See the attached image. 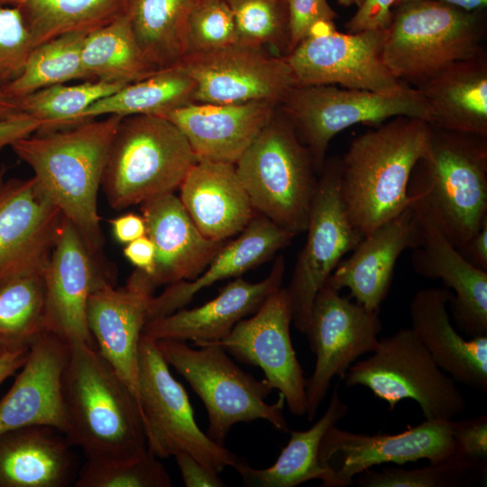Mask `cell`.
<instances>
[{
    "mask_svg": "<svg viewBox=\"0 0 487 487\" xmlns=\"http://www.w3.org/2000/svg\"><path fill=\"white\" fill-rule=\"evenodd\" d=\"M106 116L36 132L10 146L76 228L98 270L112 278L104 263L97 198L108 148L122 116Z\"/></svg>",
    "mask_w": 487,
    "mask_h": 487,
    "instance_id": "obj_1",
    "label": "cell"
},
{
    "mask_svg": "<svg viewBox=\"0 0 487 487\" xmlns=\"http://www.w3.org/2000/svg\"><path fill=\"white\" fill-rule=\"evenodd\" d=\"M430 134L425 120L396 116L350 142L341 157L340 191L350 222L363 237L409 207V180Z\"/></svg>",
    "mask_w": 487,
    "mask_h": 487,
    "instance_id": "obj_2",
    "label": "cell"
},
{
    "mask_svg": "<svg viewBox=\"0 0 487 487\" xmlns=\"http://www.w3.org/2000/svg\"><path fill=\"white\" fill-rule=\"evenodd\" d=\"M63 393L65 436L87 460H128L148 451L135 396L94 345H71Z\"/></svg>",
    "mask_w": 487,
    "mask_h": 487,
    "instance_id": "obj_3",
    "label": "cell"
},
{
    "mask_svg": "<svg viewBox=\"0 0 487 487\" xmlns=\"http://www.w3.org/2000/svg\"><path fill=\"white\" fill-rule=\"evenodd\" d=\"M407 192L457 250L464 247L487 218V136L431 126Z\"/></svg>",
    "mask_w": 487,
    "mask_h": 487,
    "instance_id": "obj_4",
    "label": "cell"
},
{
    "mask_svg": "<svg viewBox=\"0 0 487 487\" xmlns=\"http://www.w3.org/2000/svg\"><path fill=\"white\" fill-rule=\"evenodd\" d=\"M197 161L181 131L158 115H128L111 140L101 181L115 210L142 205L179 189Z\"/></svg>",
    "mask_w": 487,
    "mask_h": 487,
    "instance_id": "obj_5",
    "label": "cell"
},
{
    "mask_svg": "<svg viewBox=\"0 0 487 487\" xmlns=\"http://www.w3.org/2000/svg\"><path fill=\"white\" fill-rule=\"evenodd\" d=\"M234 165L257 214L295 235L306 232L318 175L308 148L279 106Z\"/></svg>",
    "mask_w": 487,
    "mask_h": 487,
    "instance_id": "obj_6",
    "label": "cell"
},
{
    "mask_svg": "<svg viewBox=\"0 0 487 487\" xmlns=\"http://www.w3.org/2000/svg\"><path fill=\"white\" fill-rule=\"evenodd\" d=\"M391 11L382 57L392 75L406 85L416 87L451 63L484 49L485 10L417 0L395 5Z\"/></svg>",
    "mask_w": 487,
    "mask_h": 487,
    "instance_id": "obj_7",
    "label": "cell"
},
{
    "mask_svg": "<svg viewBox=\"0 0 487 487\" xmlns=\"http://www.w3.org/2000/svg\"><path fill=\"white\" fill-rule=\"evenodd\" d=\"M156 345L161 355L201 399L208 417L207 434L224 445L234 425L257 419L276 429L289 432L283 415L284 397L274 403L266 398L272 391L267 381L244 372L219 345L207 343L192 348L186 342L161 339Z\"/></svg>",
    "mask_w": 487,
    "mask_h": 487,
    "instance_id": "obj_8",
    "label": "cell"
},
{
    "mask_svg": "<svg viewBox=\"0 0 487 487\" xmlns=\"http://www.w3.org/2000/svg\"><path fill=\"white\" fill-rule=\"evenodd\" d=\"M343 379L347 386L368 388L390 411L400 400H413L427 420H452L466 408L455 381L437 366L411 328L379 339L377 349L354 362Z\"/></svg>",
    "mask_w": 487,
    "mask_h": 487,
    "instance_id": "obj_9",
    "label": "cell"
},
{
    "mask_svg": "<svg viewBox=\"0 0 487 487\" xmlns=\"http://www.w3.org/2000/svg\"><path fill=\"white\" fill-rule=\"evenodd\" d=\"M279 107L308 148L317 175L324 168L330 141L343 130L357 124L376 126L396 116L428 123L430 116L422 94L409 85L391 94L334 85L296 86Z\"/></svg>",
    "mask_w": 487,
    "mask_h": 487,
    "instance_id": "obj_10",
    "label": "cell"
},
{
    "mask_svg": "<svg viewBox=\"0 0 487 487\" xmlns=\"http://www.w3.org/2000/svg\"><path fill=\"white\" fill-rule=\"evenodd\" d=\"M139 404L148 450L159 458L184 452L217 473L239 458L198 427L184 387L172 376L156 342L142 335L139 345Z\"/></svg>",
    "mask_w": 487,
    "mask_h": 487,
    "instance_id": "obj_11",
    "label": "cell"
},
{
    "mask_svg": "<svg viewBox=\"0 0 487 487\" xmlns=\"http://www.w3.org/2000/svg\"><path fill=\"white\" fill-rule=\"evenodd\" d=\"M341 157H327L318 175L306 232L289 286L292 322L307 333L314 299L342 258L353 251L363 235L345 212L340 191Z\"/></svg>",
    "mask_w": 487,
    "mask_h": 487,
    "instance_id": "obj_12",
    "label": "cell"
},
{
    "mask_svg": "<svg viewBox=\"0 0 487 487\" xmlns=\"http://www.w3.org/2000/svg\"><path fill=\"white\" fill-rule=\"evenodd\" d=\"M452 420H427L403 432L364 434L331 426L317 454L324 487H347L354 478L384 463L405 464L426 459L440 464L455 458Z\"/></svg>",
    "mask_w": 487,
    "mask_h": 487,
    "instance_id": "obj_13",
    "label": "cell"
},
{
    "mask_svg": "<svg viewBox=\"0 0 487 487\" xmlns=\"http://www.w3.org/2000/svg\"><path fill=\"white\" fill-rule=\"evenodd\" d=\"M381 330L379 311L367 310L328 286L319 289L306 333L317 357L306 385V415L309 421L316 417L332 380L335 376L343 379L361 355L377 349Z\"/></svg>",
    "mask_w": 487,
    "mask_h": 487,
    "instance_id": "obj_14",
    "label": "cell"
},
{
    "mask_svg": "<svg viewBox=\"0 0 487 487\" xmlns=\"http://www.w3.org/2000/svg\"><path fill=\"white\" fill-rule=\"evenodd\" d=\"M176 65L195 81V103L271 100L280 104L297 86L286 58L263 47L234 43L185 55Z\"/></svg>",
    "mask_w": 487,
    "mask_h": 487,
    "instance_id": "obj_15",
    "label": "cell"
},
{
    "mask_svg": "<svg viewBox=\"0 0 487 487\" xmlns=\"http://www.w3.org/2000/svg\"><path fill=\"white\" fill-rule=\"evenodd\" d=\"M384 37L385 29L343 33L335 28L306 38L285 58L297 86L339 85L391 94L406 84L383 60Z\"/></svg>",
    "mask_w": 487,
    "mask_h": 487,
    "instance_id": "obj_16",
    "label": "cell"
},
{
    "mask_svg": "<svg viewBox=\"0 0 487 487\" xmlns=\"http://www.w3.org/2000/svg\"><path fill=\"white\" fill-rule=\"evenodd\" d=\"M291 321L290 299L287 289L280 287L251 317L241 319L226 337L214 343L239 362L261 368L264 380L284 397L289 411L303 416L307 380L292 345Z\"/></svg>",
    "mask_w": 487,
    "mask_h": 487,
    "instance_id": "obj_17",
    "label": "cell"
},
{
    "mask_svg": "<svg viewBox=\"0 0 487 487\" xmlns=\"http://www.w3.org/2000/svg\"><path fill=\"white\" fill-rule=\"evenodd\" d=\"M63 219L33 176L5 179L0 191V285L46 268Z\"/></svg>",
    "mask_w": 487,
    "mask_h": 487,
    "instance_id": "obj_18",
    "label": "cell"
},
{
    "mask_svg": "<svg viewBox=\"0 0 487 487\" xmlns=\"http://www.w3.org/2000/svg\"><path fill=\"white\" fill-rule=\"evenodd\" d=\"M153 291L145 273L135 269L120 288L100 279L87 302V325L97 351L130 388L138 403L139 345Z\"/></svg>",
    "mask_w": 487,
    "mask_h": 487,
    "instance_id": "obj_19",
    "label": "cell"
},
{
    "mask_svg": "<svg viewBox=\"0 0 487 487\" xmlns=\"http://www.w3.org/2000/svg\"><path fill=\"white\" fill-rule=\"evenodd\" d=\"M44 278L46 331L70 345H94L87 325L88 299L100 279L113 280L98 270L79 234L65 217Z\"/></svg>",
    "mask_w": 487,
    "mask_h": 487,
    "instance_id": "obj_20",
    "label": "cell"
},
{
    "mask_svg": "<svg viewBox=\"0 0 487 487\" xmlns=\"http://www.w3.org/2000/svg\"><path fill=\"white\" fill-rule=\"evenodd\" d=\"M71 345L44 332L30 347L26 362L0 400V435L29 426H49L65 435L63 379Z\"/></svg>",
    "mask_w": 487,
    "mask_h": 487,
    "instance_id": "obj_21",
    "label": "cell"
},
{
    "mask_svg": "<svg viewBox=\"0 0 487 487\" xmlns=\"http://www.w3.org/2000/svg\"><path fill=\"white\" fill-rule=\"evenodd\" d=\"M285 260L276 257L266 278L250 282L241 276L219 289L218 295L200 307L180 308L165 317L151 320L142 335L154 340L190 341L196 346L226 337L237 322L253 314L265 299L282 284Z\"/></svg>",
    "mask_w": 487,
    "mask_h": 487,
    "instance_id": "obj_22",
    "label": "cell"
},
{
    "mask_svg": "<svg viewBox=\"0 0 487 487\" xmlns=\"http://www.w3.org/2000/svg\"><path fill=\"white\" fill-rule=\"evenodd\" d=\"M421 233L411 264L420 276L440 279L455 295L449 303L457 326L471 337L487 335V271L472 265L418 204L410 202Z\"/></svg>",
    "mask_w": 487,
    "mask_h": 487,
    "instance_id": "obj_23",
    "label": "cell"
},
{
    "mask_svg": "<svg viewBox=\"0 0 487 487\" xmlns=\"http://www.w3.org/2000/svg\"><path fill=\"white\" fill-rule=\"evenodd\" d=\"M279 103H192L167 114L189 142L197 161L235 164L269 123Z\"/></svg>",
    "mask_w": 487,
    "mask_h": 487,
    "instance_id": "obj_24",
    "label": "cell"
},
{
    "mask_svg": "<svg viewBox=\"0 0 487 487\" xmlns=\"http://www.w3.org/2000/svg\"><path fill=\"white\" fill-rule=\"evenodd\" d=\"M421 244V233L409 205L402 213L363 237L352 255L341 261L325 285L346 288L355 302L379 311L387 297L400 255Z\"/></svg>",
    "mask_w": 487,
    "mask_h": 487,
    "instance_id": "obj_25",
    "label": "cell"
},
{
    "mask_svg": "<svg viewBox=\"0 0 487 487\" xmlns=\"http://www.w3.org/2000/svg\"><path fill=\"white\" fill-rule=\"evenodd\" d=\"M141 212L155 248L154 270L146 275L153 290L195 280L227 242L204 236L174 193L142 203Z\"/></svg>",
    "mask_w": 487,
    "mask_h": 487,
    "instance_id": "obj_26",
    "label": "cell"
},
{
    "mask_svg": "<svg viewBox=\"0 0 487 487\" xmlns=\"http://www.w3.org/2000/svg\"><path fill=\"white\" fill-rule=\"evenodd\" d=\"M454 293L427 288L409 302L411 329L437 366L456 382L487 391V335L463 338L451 323L447 305Z\"/></svg>",
    "mask_w": 487,
    "mask_h": 487,
    "instance_id": "obj_27",
    "label": "cell"
},
{
    "mask_svg": "<svg viewBox=\"0 0 487 487\" xmlns=\"http://www.w3.org/2000/svg\"><path fill=\"white\" fill-rule=\"evenodd\" d=\"M295 236L256 214L235 239L224 244L195 280L169 284L160 295H153L148 304L147 322L185 308L201 289L217 281L239 277L268 262Z\"/></svg>",
    "mask_w": 487,
    "mask_h": 487,
    "instance_id": "obj_28",
    "label": "cell"
},
{
    "mask_svg": "<svg viewBox=\"0 0 487 487\" xmlns=\"http://www.w3.org/2000/svg\"><path fill=\"white\" fill-rule=\"evenodd\" d=\"M179 189L192 221L213 241L239 234L257 214L233 163L197 161Z\"/></svg>",
    "mask_w": 487,
    "mask_h": 487,
    "instance_id": "obj_29",
    "label": "cell"
},
{
    "mask_svg": "<svg viewBox=\"0 0 487 487\" xmlns=\"http://www.w3.org/2000/svg\"><path fill=\"white\" fill-rule=\"evenodd\" d=\"M432 127L487 136V55L457 60L418 87Z\"/></svg>",
    "mask_w": 487,
    "mask_h": 487,
    "instance_id": "obj_30",
    "label": "cell"
},
{
    "mask_svg": "<svg viewBox=\"0 0 487 487\" xmlns=\"http://www.w3.org/2000/svg\"><path fill=\"white\" fill-rule=\"evenodd\" d=\"M64 434L29 426L0 435V487H64L74 477V459Z\"/></svg>",
    "mask_w": 487,
    "mask_h": 487,
    "instance_id": "obj_31",
    "label": "cell"
},
{
    "mask_svg": "<svg viewBox=\"0 0 487 487\" xmlns=\"http://www.w3.org/2000/svg\"><path fill=\"white\" fill-rule=\"evenodd\" d=\"M347 412V404L335 388L326 410L310 428L289 430L290 438L271 466L256 469L240 459L234 468L245 486L295 487L314 479L321 481L324 472L317 461L321 439L326 431L336 425Z\"/></svg>",
    "mask_w": 487,
    "mask_h": 487,
    "instance_id": "obj_32",
    "label": "cell"
},
{
    "mask_svg": "<svg viewBox=\"0 0 487 487\" xmlns=\"http://www.w3.org/2000/svg\"><path fill=\"white\" fill-rule=\"evenodd\" d=\"M198 0H124L139 48L154 69L175 66L185 54L188 20Z\"/></svg>",
    "mask_w": 487,
    "mask_h": 487,
    "instance_id": "obj_33",
    "label": "cell"
},
{
    "mask_svg": "<svg viewBox=\"0 0 487 487\" xmlns=\"http://www.w3.org/2000/svg\"><path fill=\"white\" fill-rule=\"evenodd\" d=\"M196 83L179 65L160 69L101 98L86 109L78 124L109 115L165 116L195 103Z\"/></svg>",
    "mask_w": 487,
    "mask_h": 487,
    "instance_id": "obj_34",
    "label": "cell"
},
{
    "mask_svg": "<svg viewBox=\"0 0 487 487\" xmlns=\"http://www.w3.org/2000/svg\"><path fill=\"white\" fill-rule=\"evenodd\" d=\"M0 5L19 11L33 48L67 33H89L124 11V0H0Z\"/></svg>",
    "mask_w": 487,
    "mask_h": 487,
    "instance_id": "obj_35",
    "label": "cell"
},
{
    "mask_svg": "<svg viewBox=\"0 0 487 487\" xmlns=\"http://www.w3.org/2000/svg\"><path fill=\"white\" fill-rule=\"evenodd\" d=\"M81 58L87 80L127 85L156 72L144 59L124 14L86 35Z\"/></svg>",
    "mask_w": 487,
    "mask_h": 487,
    "instance_id": "obj_36",
    "label": "cell"
},
{
    "mask_svg": "<svg viewBox=\"0 0 487 487\" xmlns=\"http://www.w3.org/2000/svg\"><path fill=\"white\" fill-rule=\"evenodd\" d=\"M44 270L0 285V346L6 351L30 348L46 332Z\"/></svg>",
    "mask_w": 487,
    "mask_h": 487,
    "instance_id": "obj_37",
    "label": "cell"
},
{
    "mask_svg": "<svg viewBox=\"0 0 487 487\" xmlns=\"http://www.w3.org/2000/svg\"><path fill=\"white\" fill-rule=\"evenodd\" d=\"M87 34L67 33L34 47L22 74L0 89L13 97H21L47 87L87 80L81 58Z\"/></svg>",
    "mask_w": 487,
    "mask_h": 487,
    "instance_id": "obj_38",
    "label": "cell"
},
{
    "mask_svg": "<svg viewBox=\"0 0 487 487\" xmlns=\"http://www.w3.org/2000/svg\"><path fill=\"white\" fill-rule=\"evenodd\" d=\"M125 85L84 80L76 85L59 84L16 97L21 111L42 123L38 132H49L78 124L79 115L95 102Z\"/></svg>",
    "mask_w": 487,
    "mask_h": 487,
    "instance_id": "obj_39",
    "label": "cell"
},
{
    "mask_svg": "<svg viewBox=\"0 0 487 487\" xmlns=\"http://www.w3.org/2000/svg\"><path fill=\"white\" fill-rule=\"evenodd\" d=\"M234 15L237 43L271 47L286 57L289 46V0H226Z\"/></svg>",
    "mask_w": 487,
    "mask_h": 487,
    "instance_id": "obj_40",
    "label": "cell"
},
{
    "mask_svg": "<svg viewBox=\"0 0 487 487\" xmlns=\"http://www.w3.org/2000/svg\"><path fill=\"white\" fill-rule=\"evenodd\" d=\"M163 464L149 450L141 456L114 462L87 460L80 469L77 487H170Z\"/></svg>",
    "mask_w": 487,
    "mask_h": 487,
    "instance_id": "obj_41",
    "label": "cell"
},
{
    "mask_svg": "<svg viewBox=\"0 0 487 487\" xmlns=\"http://www.w3.org/2000/svg\"><path fill=\"white\" fill-rule=\"evenodd\" d=\"M480 476L469 464L454 458L423 467L369 469L358 475L359 487H459L469 485L473 476Z\"/></svg>",
    "mask_w": 487,
    "mask_h": 487,
    "instance_id": "obj_42",
    "label": "cell"
},
{
    "mask_svg": "<svg viewBox=\"0 0 487 487\" xmlns=\"http://www.w3.org/2000/svg\"><path fill=\"white\" fill-rule=\"evenodd\" d=\"M234 43L236 26L226 0H198L188 20L184 56Z\"/></svg>",
    "mask_w": 487,
    "mask_h": 487,
    "instance_id": "obj_43",
    "label": "cell"
},
{
    "mask_svg": "<svg viewBox=\"0 0 487 487\" xmlns=\"http://www.w3.org/2000/svg\"><path fill=\"white\" fill-rule=\"evenodd\" d=\"M32 49L30 33L19 11L0 5V88L22 74Z\"/></svg>",
    "mask_w": 487,
    "mask_h": 487,
    "instance_id": "obj_44",
    "label": "cell"
},
{
    "mask_svg": "<svg viewBox=\"0 0 487 487\" xmlns=\"http://www.w3.org/2000/svg\"><path fill=\"white\" fill-rule=\"evenodd\" d=\"M455 458L469 464L482 478L487 473V415L452 422Z\"/></svg>",
    "mask_w": 487,
    "mask_h": 487,
    "instance_id": "obj_45",
    "label": "cell"
},
{
    "mask_svg": "<svg viewBox=\"0 0 487 487\" xmlns=\"http://www.w3.org/2000/svg\"><path fill=\"white\" fill-rule=\"evenodd\" d=\"M289 54L310 35L316 25L334 22L337 16L327 0H289Z\"/></svg>",
    "mask_w": 487,
    "mask_h": 487,
    "instance_id": "obj_46",
    "label": "cell"
},
{
    "mask_svg": "<svg viewBox=\"0 0 487 487\" xmlns=\"http://www.w3.org/2000/svg\"><path fill=\"white\" fill-rule=\"evenodd\" d=\"M396 0H363L356 13L345 23L347 32L365 30H384L391 19V7Z\"/></svg>",
    "mask_w": 487,
    "mask_h": 487,
    "instance_id": "obj_47",
    "label": "cell"
},
{
    "mask_svg": "<svg viewBox=\"0 0 487 487\" xmlns=\"http://www.w3.org/2000/svg\"><path fill=\"white\" fill-rule=\"evenodd\" d=\"M186 487H223L219 473L207 467L192 455L180 452L174 455Z\"/></svg>",
    "mask_w": 487,
    "mask_h": 487,
    "instance_id": "obj_48",
    "label": "cell"
},
{
    "mask_svg": "<svg viewBox=\"0 0 487 487\" xmlns=\"http://www.w3.org/2000/svg\"><path fill=\"white\" fill-rule=\"evenodd\" d=\"M123 253L136 270L148 276L152 273L155 264V248L147 235L125 244Z\"/></svg>",
    "mask_w": 487,
    "mask_h": 487,
    "instance_id": "obj_49",
    "label": "cell"
},
{
    "mask_svg": "<svg viewBox=\"0 0 487 487\" xmlns=\"http://www.w3.org/2000/svg\"><path fill=\"white\" fill-rule=\"evenodd\" d=\"M42 123L28 115L0 121V143L11 145L17 140L38 132Z\"/></svg>",
    "mask_w": 487,
    "mask_h": 487,
    "instance_id": "obj_50",
    "label": "cell"
},
{
    "mask_svg": "<svg viewBox=\"0 0 487 487\" xmlns=\"http://www.w3.org/2000/svg\"><path fill=\"white\" fill-rule=\"evenodd\" d=\"M115 239L122 244L146 235V225L142 216L127 213L110 220Z\"/></svg>",
    "mask_w": 487,
    "mask_h": 487,
    "instance_id": "obj_51",
    "label": "cell"
},
{
    "mask_svg": "<svg viewBox=\"0 0 487 487\" xmlns=\"http://www.w3.org/2000/svg\"><path fill=\"white\" fill-rule=\"evenodd\" d=\"M458 251L472 265L487 271V218L479 231Z\"/></svg>",
    "mask_w": 487,
    "mask_h": 487,
    "instance_id": "obj_52",
    "label": "cell"
},
{
    "mask_svg": "<svg viewBox=\"0 0 487 487\" xmlns=\"http://www.w3.org/2000/svg\"><path fill=\"white\" fill-rule=\"evenodd\" d=\"M30 348L7 351L0 354V385L22 368L27 360Z\"/></svg>",
    "mask_w": 487,
    "mask_h": 487,
    "instance_id": "obj_53",
    "label": "cell"
},
{
    "mask_svg": "<svg viewBox=\"0 0 487 487\" xmlns=\"http://www.w3.org/2000/svg\"><path fill=\"white\" fill-rule=\"evenodd\" d=\"M23 113L21 111L18 99L0 89V121L17 117Z\"/></svg>",
    "mask_w": 487,
    "mask_h": 487,
    "instance_id": "obj_54",
    "label": "cell"
},
{
    "mask_svg": "<svg viewBox=\"0 0 487 487\" xmlns=\"http://www.w3.org/2000/svg\"><path fill=\"white\" fill-rule=\"evenodd\" d=\"M417 0H396L393 5ZM449 4L467 11L485 10L487 0H435ZM392 5V6H393Z\"/></svg>",
    "mask_w": 487,
    "mask_h": 487,
    "instance_id": "obj_55",
    "label": "cell"
},
{
    "mask_svg": "<svg viewBox=\"0 0 487 487\" xmlns=\"http://www.w3.org/2000/svg\"><path fill=\"white\" fill-rule=\"evenodd\" d=\"M363 0H336L338 5L345 7L352 5H355L358 7L363 3Z\"/></svg>",
    "mask_w": 487,
    "mask_h": 487,
    "instance_id": "obj_56",
    "label": "cell"
},
{
    "mask_svg": "<svg viewBox=\"0 0 487 487\" xmlns=\"http://www.w3.org/2000/svg\"><path fill=\"white\" fill-rule=\"evenodd\" d=\"M6 168L5 165H2L0 168V191L5 181Z\"/></svg>",
    "mask_w": 487,
    "mask_h": 487,
    "instance_id": "obj_57",
    "label": "cell"
},
{
    "mask_svg": "<svg viewBox=\"0 0 487 487\" xmlns=\"http://www.w3.org/2000/svg\"><path fill=\"white\" fill-rule=\"evenodd\" d=\"M7 146L5 143H0V152L3 151V149Z\"/></svg>",
    "mask_w": 487,
    "mask_h": 487,
    "instance_id": "obj_58",
    "label": "cell"
},
{
    "mask_svg": "<svg viewBox=\"0 0 487 487\" xmlns=\"http://www.w3.org/2000/svg\"><path fill=\"white\" fill-rule=\"evenodd\" d=\"M7 352L6 350H5L2 346H0V354H4Z\"/></svg>",
    "mask_w": 487,
    "mask_h": 487,
    "instance_id": "obj_59",
    "label": "cell"
}]
</instances>
